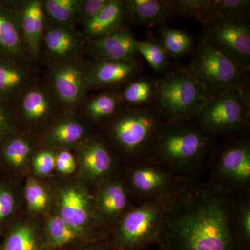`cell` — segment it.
Masks as SVG:
<instances>
[{"label":"cell","mask_w":250,"mask_h":250,"mask_svg":"<svg viewBox=\"0 0 250 250\" xmlns=\"http://www.w3.org/2000/svg\"><path fill=\"white\" fill-rule=\"evenodd\" d=\"M156 250H241L235 197L207 181L192 180L169 199Z\"/></svg>","instance_id":"6da1fadb"},{"label":"cell","mask_w":250,"mask_h":250,"mask_svg":"<svg viewBox=\"0 0 250 250\" xmlns=\"http://www.w3.org/2000/svg\"><path fill=\"white\" fill-rule=\"evenodd\" d=\"M216 139L195 119L167 123L142 158L181 178L197 180L209 168Z\"/></svg>","instance_id":"7a4b0ae2"},{"label":"cell","mask_w":250,"mask_h":250,"mask_svg":"<svg viewBox=\"0 0 250 250\" xmlns=\"http://www.w3.org/2000/svg\"><path fill=\"white\" fill-rule=\"evenodd\" d=\"M211 98L188 67L174 65L158 79L153 105L166 123H176L195 119Z\"/></svg>","instance_id":"3957f363"},{"label":"cell","mask_w":250,"mask_h":250,"mask_svg":"<svg viewBox=\"0 0 250 250\" xmlns=\"http://www.w3.org/2000/svg\"><path fill=\"white\" fill-rule=\"evenodd\" d=\"M167 124L154 105L125 107L108 126L110 141L128 162L141 159Z\"/></svg>","instance_id":"277c9868"},{"label":"cell","mask_w":250,"mask_h":250,"mask_svg":"<svg viewBox=\"0 0 250 250\" xmlns=\"http://www.w3.org/2000/svg\"><path fill=\"white\" fill-rule=\"evenodd\" d=\"M208 170V182L225 193L250 192V130L226 138L215 149Z\"/></svg>","instance_id":"5b68a950"},{"label":"cell","mask_w":250,"mask_h":250,"mask_svg":"<svg viewBox=\"0 0 250 250\" xmlns=\"http://www.w3.org/2000/svg\"><path fill=\"white\" fill-rule=\"evenodd\" d=\"M188 68L212 97L250 87V70L229 58L203 36Z\"/></svg>","instance_id":"8992f818"},{"label":"cell","mask_w":250,"mask_h":250,"mask_svg":"<svg viewBox=\"0 0 250 250\" xmlns=\"http://www.w3.org/2000/svg\"><path fill=\"white\" fill-rule=\"evenodd\" d=\"M171 196L134 205L127 210L112 228L109 238L116 250H145L156 245Z\"/></svg>","instance_id":"52a82bcc"},{"label":"cell","mask_w":250,"mask_h":250,"mask_svg":"<svg viewBox=\"0 0 250 250\" xmlns=\"http://www.w3.org/2000/svg\"><path fill=\"white\" fill-rule=\"evenodd\" d=\"M195 120L204 132L216 138L250 130V87L213 97Z\"/></svg>","instance_id":"ba28073f"},{"label":"cell","mask_w":250,"mask_h":250,"mask_svg":"<svg viewBox=\"0 0 250 250\" xmlns=\"http://www.w3.org/2000/svg\"><path fill=\"white\" fill-rule=\"evenodd\" d=\"M128 163L123 174L134 205L170 197L191 182L143 158Z\"/></svg>","instance_id":"9c48e42d"},{"label":"cell","mask_w":250,"mask_h":250,"mask_svg":"<svg viewBox=\"0 0 250 250\" xmlns=\"http://www.w3.org/2000/svg\"><path fill=\"white\" fill-rule=\"evenodd\" d=\"M250 19H215L204 24V37L240 66L250 69Z\"/></svg>","instance_id":"30bf717a"},{"label":"cell","mask_w":250,"mask_h":250,"mask_svg":"<svg viewBox=\"0 0 250 250\" xmlns=\"http://www.w3.org/2000/svg\"><path fill=\"white\" fill-rule=\"evenodd\" d=\"M94 203L98 222L112 227L134 206L123 173L116 172L98 186Z\"/></svg>","instance_id":"8fae6325"},{"label":"cell","mask_w":250,"mask_h":250,"mask_svg":"<svg viewBox=\"0 0 250 250\" xmlns=\"http://www.w3.org/2000/svg\"><path fill=\"white\" fill-rule=\"evenodd\" d=\"M77 161L83 178L98 186L117 172L116 155L106 141L98 138L78 145Z\"/></svg>","instance_id":"7c38bea8"},{"label":"cell","mask_w":250,"mask_h":250,"mask_svg":"<svg viewBox=\"0 0 250 250\" xmlns=\"http://www.w3.org/2000/svg\"><path fill=\"white\" fill-rule=\"evenodd\" d=\"M58 207V215L67 223L98 236L88 231L90 225L98 220L95 215L94 197L88 192L75 187L63 188L59 192Z\"/></svg>","instance_id":"4fadbf2b"},{"label":"cell","mask_w":250,"mask_h":250,"mask_svg":"<svg viewBox=\"0 0 250 250\" xmlns=\"http://www.w3.org/2000/svg\"><path fill=\"white\" fill-rule=\"evenodd\" d=\"M136 39L126 28L90 41L88 52L96 61L127 62L136 59Z\"/></svg>","instance_id":"5bb4252c"},{"label":"cell","mask_w":250,"mask_h":250,"mask_svg":"<svg viewBox=\"0 0 250 250\" xmlns=\"http://www.w3.org/2000/svg\"><path fill=\"white\" fill-rule=\"evenodd\" d=\"M138 59L127 62L96 61L87 70L88 86L107 87L125 84L142 71Z\"/></svg>","instance_id":"9a60e30c"},{"label":"cell","mask_w":250,"mask_h":250,"mask_svg":"<svg viewBox=\"0 0 250 250\" xmlns=\"http://www.w3.org/2000/svg\"><path fill=\"white\" fill-rule=\"evenodd\" d=\"M26 50L16 10L0 1V58L18 62Z\"/></svg>","instance_id":"2e32d148"},{"label":"cell","mask_w":250,"mask_h":250,"mask_svg":"<svg viewBox=\"0 0 250 250\" xmlns=\"http://www.w3.org/2000/svg\"><path fill=\"white\" fill-rule=\"evenodd\" d=\"M52 79L57 96L67 104H75L82 100L88 87L87 70L74 62H67L57 67Z\"/></svg>","instance_id":"e0dca14e"},{"label":"cell","mask_w":250,"mask_h":250,"mask_svg":"<svg viewBox=\"0 0 250 250\" xmlns=\"http://www.w3.org/2000/svg\"><path fill=\"white\" fill-rule=\"evenodd\" d=\"M126 18L141 27L164 26L172 17L171 0H127Z\"/></svg>","instance_id":"ac0fdd59"},{"label":"cell","mask_w":250,"mask_h":250,"mask_svg":"<svg viewBox=\"0 0 250 250\" xmlns=\"http://www.w3.org/2000/svg\"><path fill=\"white\" fill-rule=\"evenodd\" d=\"M21 9L19 11L15 10L18 15L26 49L34 58H36L39 56L41 39L43 36L42 4L34 0L27 1Z\"/></svg>","instance_id":"d6986e66"},{"label":"cell","mask_w":250,"mask_h":250,"mask_svg":"<svg viewBox=\"0 0 250 250\" xmlns=\"http://www.w3.org/2000/svg\"><path fill=\"white\" fill-rule=\"evenodd\" d=\"M44 238L47 250H61L77 243L101 237L95 236L86 231L73 228L57 215L51 216L47 220Z\"/></svg>","instance_id":"ffe728a7"},{"label":"cell","mask_w":250,"mask_h":250,"mask_svg":"<svg viewBox=\"0 0 250 250\" xmlns=\"http://www.w3.org/2000/svg\"><path fill=\"white\" fill-rule=\"evenodd\" d=\"M42 38L46 52L57 59H68L82 45V38L68 25L58 24L49 28Z\"/></svg>","instance_id":"44dd1931"},{"label":"cell","mask_w":250,"mask_h":250,"mask_svg":"<svg viewBox=\"0 0 250 250\" xmlns=\"http://www.w3.org/2000/svg\"><path fill=\"white\" fill-rule=\"evenodd\" d=\"M125 18L124 1L108 0L98 14L84 23L85 34L92 40L107 36L122 28Z\"/></svg>","instance_id":"7402d4cb"},{"label":"cell","mask_w":250,"mask_h":250,"mask_svg":"<svg viewBox=\"0 0 250 250\" xmlns=\"http://www.w3.org/2000/svg\"><path fill=\"white\" fill-rule=\"evenodd\" d=\"M0 250H47L45 238L39 229L29 223H17L5 235Z\"/></svg>","instance_id":"603a6c76"},{"label":"cell","mask_w":250,"mask_h":250,"mask_svg":"<svg viewBox=\"0 0 250 250\" xmlns=\"http://www.w3.org/2000/svg\"><path fill=\"white\" fill-rule=\"evenodd\" d=\"M158 79L138 75L126 82L118 94L125 107H139L153 104L155 99Z\"/></svg>","instance_id":"cb8c5ba5"},{"label":"cell","mask_w":250,"mask_h":250,"mask_svg":"<svg viewBox=\"0 0 250 250\" xmlns=\"http://www.w3.org/2000/svg\"><path fill=\"white\" fill-rule=\"evenodd\" d=\"M86 134V127L82 121L75 117H65L49 130L47 141L56 147H72L83 142Z\"/></svg>","instance_id":"d4e9b609"},{"label":"cell","mask_w":250,"mask_h":250,"mask_svg":"<svg viewBox=\"0 0 250 250\" xmlns=\"http://www.w3.org/2000/svg\"><path fill=\"white\" fill-rule=\"evenodd\" d=\"M27 78L18 62L0 58V101L11 103L22 90Z\"/></svg>","instance_id":"484cf974"},{"label":"cell","mask_w":250,"mask_h":250,"mask_svg":"<svg viewBox=\"0 0 250 250\" xmlns=\"http://www.w3.org/2000/svg\"><path fill=\"white\" fill-rule=\"evenodd\" d=\"M52 109L50 98L41 88L29 90L21 100V113L29 123H37L44 121L50 115Z\"/></svg>","instance_id":"4316f807"},{"label":"cell","mask_w":250,"mask_h":250,"mask_svg":"<svg viewBox=\"0 0 250 250\" xmlns=\"http://www.w3.org/2000/svg\"><path fill=\"white\" fill-rule=\"evenodd\" d=\"M31 151L28 140L15 135L0 143V159L6 167L18 170L27 164Z\"/></svg>","instance_id":"83f0119b"},{"label":"cell","mask_w":250,"mask_h":250,"mask_svg":"<svg viewBox=\"0 0 250 250\" xmlns=\"http://www.w3.org/2000/svg\"><path fill=\"white\" fill-rule=\"evenodd\" d=\"M158 41L170 58L178 59L189 53L194 45L190 34L179 29L162 26L159 29Z\"/></svg>","instance_id":"f1b7e54d"},{"label":"cell","mask_w":250,"mask_h":250,"mask_svg":"<svg viewBox=\"0 0 250 250\" xmlns=\"http://www.w3.org/2000/svg\"><path fill=\"white\" fill-rule=\"evenodd\" d=\"M119 95L116 93H103L90 99L85 106V113L95 122L111 120L121 109Z\"/></svg>","instance_id":"f546056e"},{"label":"cell","mask_w":250,"mask_h":250,"mask_svg":"<svg viewBox=\"0 0 250 250\" xmlns=\"http://www.w3.org/2000/svg\"><path fill=\"white\" fill-rule=\"evenodd\" d=\"M136 47L138 55L141 54L156 72L164 73L170 67V57L157 39H136Z\"/></svg>","instance_id":"4dcf8cb0"},{"label":"cell","mask_w":250,"mask_h":250,"mask_svg":"<svg viewBox=\"0 0 250 250\" xmlns=\"http://www.w3.org/2000/svg\"><path fill=\"white\" fill-rule=\"evenodd\" d=\"M250 0H210L209 21L215 19H250Z\"/></svg>","instance_id":"1f68e13d"},{"label":"cell","mask_w":250,"mask_h":250,"mask_svg":"<svg viewBox=\"0 0 250 250\" xmlns=\"http://www.w3.org/2000/svg\"><path fill=\"white\" fill-rule=\"evenodd\" d=\"M235 226L241 250H250V192L235 197Z\"/></svg>","instance_id":"d6a6232c"},{"label":"cell","mask_w":250,"mask_h":250,"mask_svg":"<svg viewBox=\"0 0 250 250\" xmlns=\"http://www.w3.org/2000/svg\"><path fill=\"white\" fill-rule=\"evenodd\" d=\"M42 4L49 18L59 25H68L77 16L81 1L79 0H47Z\"/></svg>","instance_id":"836d02e7"},{"label":"cell","mask_w":250,"mask_h":250,"mask_svg":"<svg viewBox=\"0 0 250 250\" xmlns=\"http://www.w3.org/2000/svg\"><path fill=\"white\" fill-rule=\"evenodd\" d=\"M210 0H171L172 16L190 18L202 24L209 21Z\"/></svg>","instance_id":"e575fe53"},{"label":"cell","mask_w":250,"mask_h":250,"mask_svg":"<svg viewBox=\"0 0 250 250\" xmlns=\"http://www.w3.org/2000/svg\"><path fill=\"white\" fill-rule=\"evenodd\" d=\"M24 196L29 211L42 213L48 208L49 197L43 186L33 178L27 179L24 188Z\"/></svg>","instance_id":"d590c367"},{"label":"cell","mask_w":250,"mask_h":250,"mask_svg":"<svg viewBox=\"0 0 250 250\" xmlns=\"http://www.w3.org/2000/svg\"><path fill=\"white\" fill-rule=\"evenodd\" d=\"M16 207V195L12 188L5 182H0V229L14 214Z\"/></svg>","instance_id":"8d00e7d4"},{"label":"cell","mask_w":250,"mask_h":250,"mask_svg":"<svg viewBox=\"0 0 250 250\" xmlns=\"http://www.w3.org/2000/svg\"><path fill=\"white\" fill-rule=\"evenodd\" d=\"M16 135V119L10 103L0 101V143Z\"/></svg>","instance_id":"74e56055"},{"label":"cell","mask_w":250,"mask_h":250,"mask_svg":"<svg viewBox=\"0 0 250 250\" xmlns=\"http://www.w3.org/2000/svg\"><path fill=\"white\" fill-rule=\"evenodd\" d=\"M56 155L49 150H42L36 154L33 159L32 167L34 174L46 176L55 168Z\"/></svg>","instance_id":"f35d334b"},{"label":"cell","mask_w":250,"mask_h":250,"mask_svg":"<svg viewBox=\"0 0 250 250\" xmlns=\"http://www.w3.org/2000/svg\"><path fill=\"white\" fill-rule=\"evenodd\" d=\"M67 250H116L109 237L106 236L91 241L77 243L63 248Z\"/></svg>","instance_id":"ab89813d"},{"label":"cell","mask_w":250,"mask_h":250,"mask_svg":"<svg viewBox=\"0 0 250 250\" xmlns=\"http://www.w3.org/2000/svg\"><path fill=\"white\" fill-rule=\"evenodd\" d=\"M108 0H85L81 1L79 16L84 23L92 19L103 9Z\"/></svg>","instance_id":"60d3db41"},{"label":"cell","mask_w":250,"mask_h":250,"mask_svg":"<svg viewBox=\"0 0 250 250\" xmlns=\"http://www.w3.org/2000/svg\"><path fill=\"white\" fill-rule=\"evenodd\" d=\"M55 167L62 174L73 173L77 168L76 159L68 151H61L56 155Z\"/></svg>","instance_id":"b9f144b4"}]
</instances>
